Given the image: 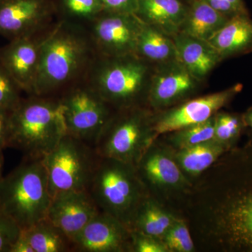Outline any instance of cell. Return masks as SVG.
I'll use <instances>...</instances> for the list:
<instances>
[{
	"label": "cell",
	"mask_w": 252,
	"mask_h": 252,
	"mask_svg": "<svg viewBox=\"0 0 252 252\" xmlns=\"http://www.w3.org/2000/svg\"><path fill=\"white\" fill-rule=\"evenodd\" d=\"M11 110L0 107V148L9 147Z\"/></svg>",
	"instance_id": "cell-35"
},
{
	"label": "cell",
	"mask_w": 252,
	"mask_h": 252,
	"mask_svg": "<svg viewBox=\"0 0 252 252\" xmlns=\"http://www.w3.org/2000/svg\"><path fill=\"white\" fill-rule=\"evenodd\" d=\"M86 190L99 212L117 219L130 229L139 207L150 195L135 165L101 157Z\"/></svg>",
	"instance_id": "cell-5"
},
{
	"label": "cell",
	"mask_w": 252,
	"mask_h": 252,
	"mask_svg": "<svg viewBox=\"0 0 252 252\" xmlns=\"http://www.w3.org/2000/svg\"><path fill=\"white\" fill-rule=\"evenodd\" d=\"M188 8L182 0H138L135 14L142 22L173 38L180 32Z\"/></svg>",
	"instance_id": "cell-19"
},
{
	"label": "cell",
	"mask_w": 252,
	"mask_h": 252,
	"mask_svg": "<svg viewBox=\"0 0 252 252\" xmlns=\"http://www.w3.org/2000/svg\"><path fill=\"white\" fill-rule=\"evenodd\" d=\"M154 64L137 54L96 55L85 81L114 110L147 106Z\"/></svg>",
	"instance_id": "cell-3"
},
{
	"label": "cell",
	"mask_w": 252,
	"mask_h": 252,
	"mask_svg": "<svg viewBox=\"0 0 252 252\" xmlns=\"http://www.w3.org/2000/svg\"><path fill=\"white\" fill-rule=\"evenodd\" d=\"M99 158L94 147L66 134L42 158L51 198L65 192L86 190Z\"/></svg>",
	"instance_id": "cell-8"
},
{
	"label": "cell",
	"mask_w": 252,
	"mask_h": 252,
	"mask_svg": "<svg viewBox=\"0 0 252 252\" xmlns=\"http://www.w3.org/2000/svg\"><path fill=\"white\" fill-rule=\"evenodd\" d=\"M152 196L177 212L193 186L176 162L173 150L157 138L136 165Z\"/></svg>",
	"instance_id": "cell-9"
},
{
	"label": "cell",
	"mask_w": 252,
	"mask_h": 252,
	"mask_svg": "<svg viewBox=\"0 0 252 252\" xmlns=\"http://www.w3.org/2000/svg\"><path fill=\"white\" fill-rule=\"evenodd\" d=\"M180 217L171 208L149 195L136 212L130 230L162 240L167 230Z\"/></svg>",
	"instance_id": "cell-21"
},
{
	"label": "cell",
	"mask_w": 252,
	"mask_h": 252,
	"mask_svg": "<svg viewBox=\"0 0 252 252\" xmlns=\"http://www.w3.org/2000/svg\"><path fill=\"white\" fill-rule=\"evenodd\" d=\"M229 20L230 18L213 9L205 0H193L189 4L180 32L210 41Z\"/></svg>",
	"instance_id": "cell-22"
},
{
	"label": "cell",
	"mask_w": 252,
	"mask_h": 252,
	"mask_svg": "<svg viewBox=\"0 0 252 252\" xmlns=\"http://www.w3.org/2000/svg\"><path fill=\"white\" fill-rule=\"evenodd\" d=\"M142 22L135 14L103 11L89 23V33L99 56L135 54Z\"/></svg>",
	"instance_id": "cell-13"
},
{
	"label": "cell",
	"mask_w": 252,
	"mask_h": 252,
	"mask_svg": "<svg viewBox=\"0 0 252 252\" xmlns=\"http://www.w3.org/2000/svg\"><path fill=\"white\" fill-rule=\"evenodd\" d=\"M226 149L215 140L189 147L173 150L174 158L186 177L193 182L206 172Z\"/></svg>",
	"instance_id": "cell-23"
},
{
	"label": "cell",
	"mask_w": 252,
	"mask_h": 252,
	"mask_svg": "<svg viewBox=\"0 0 252 252\" xmlns=\"http://www.w3.org/2000/svg\"><path fill=\"white\" fill-rule=\"evenodd\" d=\"M72 252H132L131 230L117 219L99 212L72 240Z\"/></svg>",
	"instance_id": "cell-16"
},
{
	"label": "cell",
	"mask_w": 252,
	"mask_h": 252,
	"mask_svg": "<svg viewBox=\"0 0 252 252\" xmlns=\"http://www.w3.org/2000/svg\"><path fill=\"white\" fill-rule=\"evenodd\" d=\"M215 134V116L205 122L186 126L160 136L172 150L189 148L213 140Z\"/></svg>",
	"instance_id": "cell-26"
},
{
	"label": "cell",
	"mask_w": 252,
	"mask_h": 252,
	"mask_svg": "<svg viewBox=\"0 0 252 252\" xmlns=\"http://www.w3.org/2000/svg\"><path fill=\"white\" fill-rule=\"evenodd\" d=\"M153 111L147 106L115 110L97 139L99 157L137 165L154 141Z\"/></svg>",
	"instance_id": "cell-7"
},
{
	"label": "cell",
	"mask_w": 252,
	"mask_h": 252,
	"mask_svg": "<svg viewBox=\"0 0 252 252\" xmlns=\"http://www.w3.org/2000/svg\"><path fill=\"white\" fill-rule=\"evenodd\" d=\"M213 9L231 18L240 15H249L244 0H205Z\"/></svg>",
	"instance_id": "cell-33"
},
{
	"label": "cell",
	"mask_w": 252,
	"mask_h": 252,
	"mask_svg": "<svg viewBox=\"0 0 252 252\" xmlns=\"http://www.w3.org/2000/svg\"><path fill=\"white\" fill-rule=\"evenodd\" d=\"M222 61L252 53V19L240 15L229 21L210 39Z\"/></svg>",
	"instance_id": "cell-20"
},
{
	"label": "cell",
	"mask_w": 252,
	"mask_h": 252,
	"mask_svg": "<svg viewBox=\"0 0 252 252\" xmlns=\"http://www.w3.org/2000/svg\"><path fill=\"white\" fill-rule=\"evenodd\" d=\"M246 129L243 114L220 110L215 115L213 140L229 151L238 146V141Z\"/></svg>",
	"instance_id": "cell-27"
},
{
	"label": "cell",
	"mask_w": 252,
	"mask_h": 252,
	"mask_svg": "<svg viewBox=\"0 0 252 252\" xmlns=\"http://www.w3.org/2000/svg\"><path fill=\"white\" fill-rule=\"evenodd\" d=\"M135 54L154 65L178 59L173 38L143 22Z\"/></svg>",
	"instance_id": "cell-24"
},
{
	"label": "cell",
	"mask_w": 252,
	"mask_h": 252,
	"mask_svg": "<svg viewBox=\"0 0 252 252\" xmlns=\"http://www.w3.org/2000/svg\"><path fill=\"white\" fill-rule=\"evenodd\" d=\"M173 40L179 61L199 81L203 82L223 61L218 51L209 41L182 32L176 34Z\"/></svg>",
	"instance_id": "cell-18"
},
{
	"label": "cell",
	"mask_w": 252,
	"mask_h": 252,
	"mask_svg": "<svg viewBox=\"0 0 252 252\" xmlns=\"http://www.w3.org/2000/svg\"><path fill=\"white\" fill-rule=\"evenodd\" d=\"M182 1H183L184 2L186 3V4H189L190 2H192L193 0H182Z\"/></svg>",
	"instance_id": "cell-39"
},
{
	"label": "cell",
	"mask_w": 252,
	"mask_h": 252,
	"mask_svg": "<svg viewBox=\"0 0 252 252\" xmlns=\"http://www.w3.org/2000/svg\"><path fill=\"white\" fill-rule=\"evenodd\" d=\"M22 91L0 64V107L12 110L22 99Z\"/></svg>",
	"instance_id": "cell-30"
},
{
	"label": "cell",
	"mask_w": 252,
	"mask_h": 252,
	"mask_svg": "<svg viewBox=\"0 0 252 252\" xmlns=\"http://www.w3.org/2000/svg\"><path fill=\"white\" fill-rule=\"evenodd\" d=\"M4 149L0 148V180L2 177V167L4 165V155H3Z\"/></svg>",
	"instance_id": "cell-38"
},
{
	"label": "cell",
	"mask_w": 252,
	"mask_h": 252,
	"mask_svg": "<svg viewBox=\"0 0 252 252\" xmlns=\"http://www.w3.org/2000/svg\"><path fill=\"white\" fill-rule=\"evenodd\" d=\"M67 134L58 96L28 95L11 110L9 147L43 158Z\"/></svg>",
	"instance_id": "cell-4"
},
{
	"label": "cell",
	"mask_w": 252,
	"mask_h": 252,
	"mask_svg": "<svg viewBox=\"0 0 252 252\" xmlns=\"http://www.w3.org/2000/svg\"><path fill=\"white\" fill-rule=\"evenodd\" d=\"M22 232L34 252H72L70 239L46 218Z\"/></svg>",
	"instance_id": "cell-25"
},
{
	"label": "cell",
	"mask_w": 252,
	"mask_h": 252,
	"mask_svg": "<svg viewBox=\"0 0 252 252\" xmlns=\"http://www.w3.org/2000/svg\"><path fill=\"white\" fill-rule=\"evenodd\" d=\"M10 252H34L31 244L23 235L22 230L19 237L11 246Z\"/></svg>",
	"instance_id": "cell-36"
},
{
	"label": "cell",
	"mask_w": 252,
	"mask_h": 252,
	"mask_svg": "<svg viewBox=\"0 0 252 252\" xmlns=\"http://www.w3.org/2000/svg\"><path fill=\"white\" fill-rule=\"evenodd\" d=\"M99 212L87 190H74L53 197L46 219L72 241Z\"/></svg>",
	"instance_id": "cell-17"
},
{
	"label": "cell",
	"mask_w": 252,
	"mask_h": 252,
	"mask_svg": "<svg viewBox=\"0 0 252 252\" xmlns=\"http://www.w3.org/2000/svg\"><path fill=\"white\" fill-rule=\"evenodd\" d=\"M202 86L178 59L154 65L147 107L154 112L170 108L195 97Z\"/></svg>",
	"instance_id": "cell-12"
},
{
	"label": "cell",
	"mask_w": 252,
	"mask_h": 252,
	"mask_svg": "<svg viewBox=\"0 0 252 252\" xmlns=\"http://www.w3.org/2000/svg\"><path fill=\"white\" fill-rule=\"evenodd\" d=\"M132 252H169L160 239L131 230Z\"/></svg>",
	"instance_id": "cell-32"
},
{
	"label": "cell",
	"mask_w": 252,
	"mask_h": 252,
	"mask_svg": "<svg viewBox=\"0 0 252 252\" xmlns=\"http://www.w3.org/2000/svg\"><path fill=\"white\" fill-rule=\"evenodd\" d=\"M104 11L119 14H135L138 0H101Z\"/></svg>",
	"instance_id": "cell-34"
},
{
	"label": "cell",
	"mask_w": 252,
	"mask_h": 252,
	"mask_svg": "<svg viewBox=\"0 0 252 252\" xmlns=\"http://www.w3.org/2000/svg\"><path fill=\"white\" fill-rule=\"evenodd\" d=\"M57 14L54 0H0V35L10 41L37 34Z\"/></svg>",
	"instance_id": "cell-14"
},
{
	"label": "cell",
	"mask_w": 252,
	"mask_h": 252,
	"mask_svg": "<svg viewBox=\"0 0 252 252\" xmlns=\"http://www.w3.org/2000/svg\"><path fill=\"white\" fill-rule=\"evenodd\" d=\"M51 202L42 158L25 160L0 180V208L21 230L46 218Z\"/></svg>",
	"instance_id": "cell-6"
},
{
	"label": "cell",
	"mask_w": 252,
	"mask_h": 252,
	"mask_svg": "<svg viewBox=\"0 0 252 252\" xmlns=\"http://www.w3.org/2000/svg\"><path fill=\"white\" fill-rule=\"evenodd\" d=\"M62 19L89 24L104 11L101 0H54Z\"/></svg>",
	"instance_id": "cell-28"
},
{
	"label": "cell",
	"mask_w": 252,
	"mask_h": 252,
	"mask_svg": "<svg viewBox=\"0 0 252 252\" xmlns=\"http://www.w3.org/2000/svg\"><path fill=\"white\" fill-rule=\"evenodd\" d=\"M244 120L246 124L247 128L250 129V135L252 136V106L243 113Z\"/></svg>",
	"instance_id": "cell-37"
},
{
	"label": "cell",
	"mask_w": 252,
	"mask_h": 252,
	"mask_svg": "<svg viewBox=\"0 0 252 252\" xmlns=\"http://www.w3.org/2000/svg\"><path fill=\"white\" fill-rule=\"evenodd\" d=\"M51 27L37 34L10 40L0 47V64L28 95L34 94L41 47Z\"/></svg>",
	"instance_id": "cell-15"
},
{
	"label": "cell",
	"mask_w": 252,
	"mask_h": 252,
	"mask_svg": "<svg viewBox=\"0 0 252 252\" xmlns=\"http://www.w3.org/2000/svg\"><path fill=\"white\" fill-rule=\"evenodd\" d=\"M96 55L89 29L61 18L52 25L43 42L33 94H61L84 79Z\"/></svg>",
	"instance_id": "cell-2"
},
{
	"label": "cell",
	"mask_w": 252,
	"mask_h": 252,
	"mask_svg": "<svg viewBox=\"0 0 252 252\" xmlns=\"http://www.w3.org/2000/svg\"><path fill=\"white\" fill-rule=\"evenodd\" d=\"M21 233L16 221L0 208V252H10Z\"/></svg>",
	"instance_id": "cell-31"
},
{
	"label": "cell",
	"mask_w": 252,
	"mask_h": 252,
	"mask_svg": "<svg viewBox=\"0 0 252 252\" xmlns=\"http://www.w3.org/2000/svg\"><path fill=\"white\" fill-rule=\"evenodd\" d=\"M180 215L196 250L252 252V136L194 181Z\"/></svg>",
	"instance_id": "cell-1"
},
{
	"label": "cell",
	"mask_w": 252,
	"mask_h": 252,
	"mask_svg": "<svg viewBox=\"0 0 252 252\" xmlns=\"http://www.w3.org/2000/svg\"><path fill=\"white\" fill-rule=\"evenodd\" d=\"M162 241L169 252L197 251L188 223L182 217L167 230Z\"/></svg>",
	"instance_id": "cell-29"
},
{
	"label": "cell",
	"mask_w": 252,
	"mask_h": 252,
	"mask_svg": "<svg viewBox=\"0 0 252 252\" xmlns=\"http://www.w3.org/2000/svg\"><path fill=\"white\" fill-rule=\"evenodd\" d=\"M67 135L94 147L114 109L83 79L58 96Z\"/></svg>",
	"instance_id": "cell-10"
},
{
	"label": "cell",
	"mask_w": 252,
	"mask_h": 252,
	"mask_svg": "<svg viewBox=\"0 0 252 252\" xmlns=\"http://www.w3.org/2000/svg\"><path fill=\"white\" fill-rule=\"evenodd\" d=\"M243 85L236 84L224 90L195 97L165 110L154 112L153 130L156 138L208 120L226 107L242 92Z\"/></svg>",
	"instance_id": "cell-11"
}]
</instances>
